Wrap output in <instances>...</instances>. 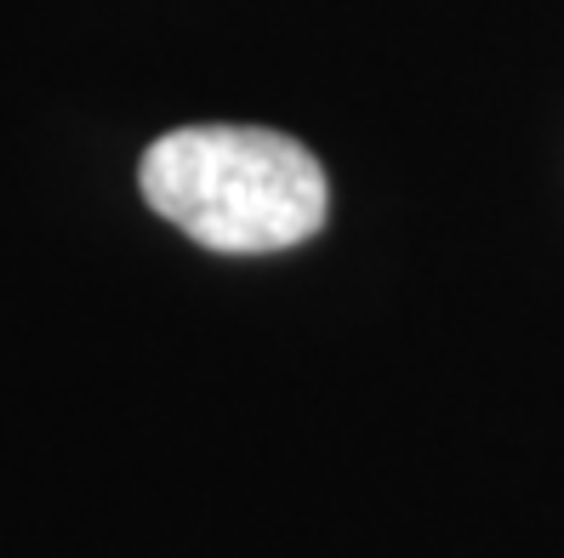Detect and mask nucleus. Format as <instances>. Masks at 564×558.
<instances>
[{"mask_svg": "<svg viewBox=\"0 0 564 558\" xmlns=\"http://www.w3.org/2000/svg\"><path fill=\"white\" fill-rule=\"evenodd\" d=\"M143 200L194 245L228 256L291 251L330 217L319 160L269 125H177L138 166Z\"/></svg>", "mask_w": 564, "mask_h": 558, "instance_id": "f257e3e1", "label": "nucleus"}]
</instances>
